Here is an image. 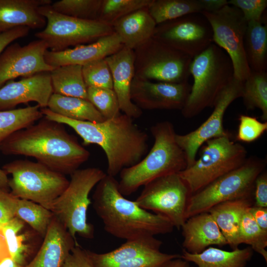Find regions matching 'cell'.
<instances>
[{
    "instance_id": "cell-21",
    "label": "cell",
    "mask_w": 267,
    "mask_h": 267,
    "mask_svg": "<svg viewBox=\"0 0 267 267\" xmlns=\"http://www.w3.org/2000/svg\"><path fill=\"white\" fill-rule=\"evenodd\" d=\"M76 240L54 216L34 258L24 267H62Z\"/></svg>"
},
{
    "instance_id": "cell-22",
    "label": "cell",
    "mask_w": 267,
    "mask_h": 267,
    "mask_svg": "<svg viewBox=\"0 0 267 267\" xmlns=\"http://www.w3.org/2000/svg\"><path fill=\"white\" fill-rule=\"evenodd\" d=\"M182 247L189 253L198 254L212 245L222 247L227 242L214 219L208 212L188 218L181 228Z\"/></svg>"
},
{
    "instance_id": "cell-36",
    "label": "cell",
    "mask_w": 267,
    "mask_h": 267,
    "mask_svg": "<svg viewBox=\"0 0 267 267\" xmlns=\"http://www.w3.org/2000/svg\"><path fill=\"white\" fill-rule=\"evenodd\" d=\"M24 226V222L14 217L2 224L1 232L5 239L9 256L22 267L25 266L28 247L24 243L25 236L18 235Z\"/></svg>"
},
{
    "instance_id": "cell-14",
    "label": "cell",
    "mask_w": 267,
    "mask_h": 267,
    "mask_svg": "<svg viewBox=\"0 0 267 267\" xmlns=\"http://www.w3.org/2000/svg\"><path fill=\"white\" fill-rule=\"evenodd\" d=\"M152 38L192 58L213 43L211 25L201 13L157 25Z\"/></svg>"
},
{
    "instance_id": "cell-11",
    "label": "cell",
    "mask_w": 267,
    "mask_h": 267,
    "mask_svg": "<svg viewBox=\"0 0 267 267\" xmlns=\"http://www.w3.org/2000/svg\"><path fill=\"white\" fill-rule=\"evenodd\" d=\"M134 77L171 83L187 82L192 58L153 38L134 50Z\"/></svg>"
},
{
    "instance_id": "cell-35",
    "label": "cell",
    "mask_w": 267,
    "mask_h": 267,
    "mask_svg": "<svg viewBox=\"0 0 267 267\" xmlns=\"http://www.w3.org/2000/svg\"><path fill=\"white\" fill-rule=\"evenodd\" d=\"M250 207L245 210L240 222V244L249 245L253 251L261 255L267 262V233L263 231L255 221L249 211Z\"/></svg>"
},
{
    "instance_id": "cell-46",
    "label": "cell",
    "mask_w": 267,
    "mask_h": 267,
    "mask_svg": "<svg viewBox=\"0 0 267 267\" xmlns=\"http://www.w3.org/2000/svg\"><path fill=\"white\" fill-rule=\"evenodd\" d=\"M255 206L267 208V173L264 170L256 178L254 187Z\"/></svg>"
},
{
    "instance_id": "cell-24",
    "label": "cell",
    "mask_w": 267,
    "mask_h": 267,
    "mask_svg": "<svg viewBox=\"0 0 267 267\" xmlns=\"http://www.w3.org/2000/svg\"><path fill=\"white\" fill-rule=\"evenodd\" d=\"M156 25L146 7L118 19L112 26L123 46L134 50L153 37Z\"/></svg>"
},
{
    "instance_id": "cell-50",
    "label": "cell",
    "mask_w": 267,
    "mask_h": 267,
    "mask_svg": "<svg viewBox=\"0 0 267 267\" xmlns=\"http://www.w3.org/2000/svg\"><path fill=\"white\" fill-rule=\"evenodd\" d=\"M0 267H23L14 261L10 256L5 257L0 260Z\"/></svg>"
},
{
    "instance_id": "cell-44",
    "label": "cell",
    "mask_w": 267,
    "mask_h": 267,
    "mask_svg": "<svg viewBox=\"0 0 267 267\" xmlns=\"http://www.w3.org/2000/svg\"><path fill=\"white\" fill-rule=\"evenodd\" d=\"M17 198L0 188V224L7 222L15 216Z\"/></svg>"
},
{
    "instance_id": "cell-23",
    "label": "cell",
    "mask_w": 267,
    "mask_h": 267,
    "mask_svg": "<svg viewBox=\"0 0 267 267\" xmlns=\"http://www.w3.org/2000/svg\"><path fill=\"white\" fill-rule=\"evenodd\" d=\"M51 3V0H0V34L20 27H44L46 21L39 8Z\"/></svg>"
},
{
    "instance_id": "cell-31",
    "label": "cell",
    "mask_w": 267,
    "mask_h": 267,
    "mask_svg": "<svg viewBox=\"0 0 267 267\" xmlns=\"http://www.w3.org/2000/svg\"><path fill=\"white\" fill-rule=\"evenodd\" d=\"M147 8L157 25L202 11L199 0H152Z\"/></svg>"
},
{
    "instance_id": "cell-42",
    "label": "cell",
    "mask_w": 267,
    "mask_h": 267,
    "mask_svg": "<svg viewBox=\"0 0 267 267\" xmlns=\"http://www.w3.org/2000/svg\"><path fill=\"white\" fill-rule=\"evenodd\" d=\"M236 139L243 142H253L267 130V122H261L253 116L240 115Z\"/></svg>"
},
{
    "instance_id": "cell-10",
    "label": "cell",
    "mask_w": 267,
    "mask_h": 267,
    "mask_svg": "<svg viewBox=\"0 0 267 267\" xmlns=\"http://www.w3.org/2000/svg\"><path fill=\"white\" fill-rule=\"evenodd\" d=\"M50 5L39 8L46 24L45 28L36 33L35 36L44 41L51 51H62L70 46L90 44L114 33L111 25L65 15L53 10Z\"/></svg>"
},
{
    "instance_id": "cell-18",
    "label": "cell",
    "mask_w": 267,
    "mask_h": 267,
    "mask_svg": "<svg viewBox=\"0 0 267 267\" xmlns=\"http://www.w3.org/2000/svg\"><path fill=\"white\" fill-rule=\"evenodd\" d=\"M53 93L50 72H41L18 81L8 82L0 88V111L14 109L31 101L46 108Z\"/></svg>"
},
{
    "instance_id": "cell-27",
    "label": "cell",
    "mask_w": 267,
    "mask_h": 267,
    "mask_svg": "<svg viewBox=\"0 0 267 267\" xmlns=\"http://www.w3.org/2000/svg\"><path fill=\"white\" fill-rule=\"evenodd\" d=\"M162 245L161 240L155 236H147L126 240L119 247L105 253L87 251L95 267H110L142 254L160 250Z\"/></svg>"
},
{
    "instance_id": "cell-48",
    "label": "cell",
    "mask_w": 267,
    "mask_h": 267,
    "mask_svg": "<svg viewBox=\"0 0 267 267\" xmlns=\"http://www.w3.org/2000/svg\"><path fill=\"white\" fill-rule=\"evenodd\" d=\"M249 211L259 226L267 233V208L252 205Z\"/></svg>"
},
{
    "instance_id": "cell-19",
    "label": "cell",
    "mask_w": 267,
    "mask_h": 267,
    "mask_svg": "<svg viewBox=\"0 0 267 267\" xmlns=\"http://www.w3.org/2000/svg\"><path fill=\"white\" fill-rule=\"evenodd\" d=\"M105 59L111 71L113 89L117 96L120 110L133 119L140 117L142 110L133 102L130 94L134 77V50L123 46Z\"/></svg>"
},
{
    "instance_id": "cell-3",
    "label": "cell",
    "mask_w": 267,
    "mask_h": 267,
    "mask_svg": "<svg viewBox=\"0 0 267 267\" xmlns=\"http://www.w3.org/2000/svg\"><path fill=\"white\" fill-rule=\"evenodd\" d=\"M93 207L105 230L126 240L171 233L174 226L165 217L139 207L120 192L115 177L106 175L96 184Z\"/></svg>"
},
{
    "instance_id": "cell-13",
    "label": "cell",
    "mask_w": 267,
    "mask_h": 267,
    "mask_svg": "<svg viewBox=\"0 0 267 267\" xmlns=\"http://www.w3.org/2000/svg\"><path fill=\"white\" fill-rule=\"evenodd\" d=\"M190 194L178 173L165 176L143 186L135 201L142 209L167 218L178 229L185 222Z\"/></svg>"
},
{
    "instance_id": "cell-26",
    "label": "cell",
    "mask_w": 267,
    "mask_h": 267,
    "mask_svg": "<svg viewBox=\"0 0 267 267\" xmlns=\"http://www.w3.org/2000/svg\"><path fill=\"white\" fill-rule=\"evenodd\" d=\"M253 255L250 247L225 251L209 247L198 254H191L183 249L181 258L195 265L191 267H246Z\"/></svg>"
},
{
    "instance_id": "cell-32",
    "label": "cell",
    "mask_w": 267,
    "mask_h": 267,
    "mask_svg": "<svg viewBox=\"0 0 267 267\" xmlns=\"http://www.w3.org/2000/svg\"><path fill=\"white\" fill-rule=\"evenodd\" d=\"M38 105L0 111V145L14 133L25 129L44 115Z\"/></svg>"
},
{
    "instance_id": "cell-51",
    "label": "cell",
    "mask_w": 267,
    "mask_h": 267,
    "mask_svg": "<svg viewBox=\"0 0 267 267\" xmlns=\"http://www.w3.org/2000/svg\"><path fill=\"white\" fill-rule=\"evenodd\" d=\"M167 267H190L188 262L180 258L172 260Z\"/></svg>"
},
{
    "instance_id": "cell-38",
    "label": "cell",
    "mask_w": 267,
    "mask_h": 267,
    "mask_svg": "<svg viewBox=\"0 0 267 267\" xmlns=\"http://www.w3.org/2000/svg\"><path fill=\"white\" fill-rule=\"evenodd\" d=\"M102 0H61L51 3V8L68 16L97 20Z\"/></svg>"
},
{
    "instance_id": "cell-39",
    "label": "cell",
    "mask_w": 267,
    "mask_h": 267,
    "mask_svg": "<svg viewBox=\"0 0 267 267\" xmlns=\"http://www.w3.org/2000/svg\"><path fill=\"white\" fill-rule=\"evenodd\" d=\"M87 99L105 120L121 114L118 98L113 89L88 87Z\"/></svg>"
},
{
    "instance_id": "cell-37",
    "label": "cell",
    "mask_w": 267,
    "mask_h": 267,
    "mask_svg": "<svg viewBox=\"0 0 267 267\" xmlns=\"http://www.w3.org/2000/svg\"><path fill=\"white\" fill-rule=\"evenodd\" d=\"M152 0H102L97 20L112 25L118 19L142 8Z\"/></svg>"
},
{
    "instance_id": "cell-2",
    "label": "cell",
    "mask_w": 267,
    "mask_h": 267,
    "mask_svg": "<svg viewBox=\"0 0 267 267\" xmlns=\"http://www.w3.org/2000/svg\"><path fill=\"white\" fill-rule=\"evenodd\" d=\"M0 151L4 155L35 158L64 175H71L90 156L89 152L68 134L63 124L44 117L8 136L0 145Z\"/></svg>"
},
{
    "instance_id": "cell-25",
    "label": "cell",
    "mask_w": 267,
    "mask_h": 267,
    "mask_svg": "<svg viewBox=\"0 0 267 267\" xmlns=\"http://www.w3.org/2000/svg\"><path fill=\"white\" fill-rule=\"evenodd\" d=\"M251 206V198H243L219 204L208 211L214 219L227 245L232 250L238 248L240 244V222L245 210Z\"/></svg>"
},
{
    "instance_id": "cell-29",
    "label": "cell",
    "mask_w": 267,
    "mask_h": 267,
    "mask_svg": "<svg viewBox=\"0 0 267 267\" xmlns=\"http://www.w3.org/2000/svg\"><path fill=\"white\" fill-rule=\"evenodd\" d=\"M51 111L75 120L101 122L105 120L88 100L52 93L48 104Z\"/></svg>"
},
{
    "instance_id": "cell-43",
    "label": "cell",
    "mask_w": 267,
    "mask_h": 267,
    "mask_svg": "<svg viewBox=\"0 0 267 267\" xmlns=\"http://www.w3.org/2000/svg\"><path fill=\"white\" fill-rule=\"evenodd\" d=\"M227 3L239 9L247 22L261 20L267 6V0H230Z\"/></svg>"
},
{
    "instance_id": "cell-40",
    "label": "cell",
    "mask_w": 267,
    "mask_h": 267,
    "mask_svg": "<svg viewBox=\"0 0 267 267\" xmlns=\"http://www.w3.org/2000/svg\"><path fill=\"white\" fill-rule=\"evenodd\" d=\"M82 72L87 88L113 89L111 71L105 58L98 59L82 66Z\"/></svg>"
},
{
    "instance_id": "cell-52",
    "label": "cell",
    "mask_w": 267,
    "mask_h": 267,
    "mask_svg": "<svg viewBox=\"0 0 267 267\" xmlns=\"http://www.w3.org/2000/svg\"><path fill=\"white\" fill-rule=\"evenodd\" d=\"M8 181L7 175L2 169H0V188L8 191Z\"/></svg>"
},
{
    "instance_id": "cell-7",
    "label": "cell",
    "mask_w": 267,
    "mask_h": 267,
    "mask_svg": "<svg viewBox=\"0 0 267 267\" xmlns=\"http://www.w3.org/2000/svg\"><path fill=\"white\" fill-rule=\"evenodd\" d=\"M265 159L247 158L239 167L213 181L189 197L185 212L186 220L223 202L251 198L255 181L264 170Z\"/></svg>"
},
{
    "instance_id": "cell-41",
    "label": "cell",
    "mask_w": 267,
    "mask_h": 267,
    "mask_svg": "<svg viewBox=\"0 0 267 267\" xmlns=\"http://www.w3.org/2000/svg\"><path fill=\"white\" fill-rule=\"evenodd\" d=\"M180 257L179 254H167L157 250L110 267H167L172 260Z\"/></svg>"
},
{
    "instance_id": "cell-28",
    "label": "cell",
    "mask_w": 267,
    "mask_h": 267,
    "mask_svg": "<svg viewBox=\"0 0 267 267\" xmlns=\"http://www.w3.org/2000/svg\"><path fill=\"white\" fill-rule=\"evenodd\" d=\"M248 64L251 71L265 72L267 67V25L263 18L248 22L244 41Z\"/></svg>"
},
{
    "instance_id": "cell-5",
    "label": "cell",
    "mask_w": 267,
    "mask_h": 267,
    "mask_svg": "<svg viewBox=\"0 0 267 267\" xmlns=\"http://www.w3.org/2000/svg\"><path fill=\"white\" fill-rule=\"evenodd\" d=\"M189 73L193 84L181 110L186 118L197 116L206 108L213 107L221 91L234 78L230 57L214 43L192 58Z\"/></svg>"
},
{
    "instance_id": "cell-47",
    "label": "cell",
    "mask_w": 267,
    "mask_h": 267,
    "mask_svg": "<svg viewBox=\"0 0 267 267\" xmlns=\"http://www.w3.org/2000/svg\"><path fill=\"white\" fill-rule=\"evenodd\" d=\"M30 29L27 27H17L0 34V54L15 40L27 36Z\"/></svg>"
},
{
    "instance_id": "cell-9",
    "label": "cell",
    "mask_w": 267,
    "mask_h": 267,
    "mask_svg": "<svg viewBox=\"0 0 267 267\" xmlns=\"http://www.w3.org/2000/svg\"><path fill=\"white\" fill-rule=\"evenodd\" d=\"M2 170L12 176L8 186L12 195L33 201L50 211L53 202L69 183L64 175L38 162L14 160L4 165Z\"/></svg>"
},
{
    "instance_id": "cell-30",
    "label": "cell",
    "mask_w": 267,
    "mask_h": 267,
    "mask_svg": "<svg viewBox=\"0 0 267 267\" xmlns=\"http://www.w3.org/2000/svg\"><path fill=\"white\" fill-rule=\"evenodd\" d=\"M50 75L53 93L88 100L82 66L71 64L55 67Z\"/></svg>"
},
{
    "instance_id": "cell-12",
    "label": "cell",
    "mask_w": 267,
    "mask_h": 267,
    "mask_svg": "<svg viewBox=\"0 0 267 267\" xmlns=\"http://www.w3.org/2000/svg\"><path fill=\"white\" fill-rule=\"evenodd\" d=\"M201 13L211 25L213 42L222 48L230 57L233 68L234 78L244 82L250 75L244 41L248 22L241 10L227 4L218 11Z\"/></svg>"
},
{
    "instance_id": "cell-8",
    "label": "cell",
    "mask_w": 267,
    "mask_h": 267,
    "mask_svg": "<svg viewBox=\"0 0 267 267\" xmlns=\"http://www.w3.org/2000/svg\"><path fill=\"white\" fill-rule=\"evenodd\" d=\"M106 175L95 167L77 170L71 175L66 188L52 203L50 211L75 239L77 234L85 238L93 237V227L87 222L89 195Z\"/></svg>"
},
{
    "instance_id": "cell-15",
    "label": "cell",
    "mask_w": 267,
    "mask_h": 267,
    "mask_svg": "<svg viewBox=\"0 0 267 267\" xmlns=\"http://www.w3.org/2000/svg\"><path fill=\"white\" fill-rule=\"evenodd\" d=\"M243 83L234 78L220 93L213 112L205 122L187 134H177L176 141L185 154L187 167L194 162L198 150L206 141L228 133L223 126L224 115L230 104L241 97Z\"/></svg>"
},
{
    "instance_id": "cell-33",
    "label": "cell",
    "mask_w": 267,
    "mask_h": 267,
    "mask_svg": "<svg viewBox=\"0 0 267 267\" xmlns=\"http://www.w3.org/2000/svg\"><path fill=\"white\" fill-rule=\"evenodd\" d=\"M247 110L258 108L263 122H267V72L251 70L249 76L243 83L241 97Z\"/></svg>"
},
{
    "instance_id": "cell-34",
    "label": "cell",
    "mask_w": 267,
    "mask_h": 267,
    "mask_svg": "<svg viewBox=\"0 0 267 267\" xmlns=\"http://www.w3.org/2000/svg\"><path fill=\"white\" fill-rule=\"evenodd\" d=\"M15 216L28 223L44 237L54 214L51 211L39 204L17 198Z\"/></svg>"
},
{
    "instance_id": "cell-1",
    "label": "cell",
    "mask_w": 267,
    "mask_h": 267,
    "mask_svg": "<svg viewBox=\"0 0 267 267\" xmlns=\"http://www.w3.org/2000/svg\"><path fill=\"white\" fill-rule=\"evenodd\" d=\"M47 119L72 128L83 144H94L104 151L107 161L106 174L115 177L124 168L139 162L148 153L147 133L124 114L101 122L71 119L48 108H41Z\"/></svg>"
},
{
    "instance_id": "cell-17",
    "label": "cell",
    "mask_w": 267,
    "mask_h": 267,
    "mask_svg": "<svg viewBox=\"0 0 267 267\" xmlns=\"http://www.w3.org/2000/svg\"><path fill=\"white\" fill-rule=\"evenodd\" d=\"M190 89L188 82H154L134 77L131 87V98L141 110H181Z\"/></svg>"
},
{
    "instance_id": "cell-45",
    "label": "cell",
    "mask_w": 267,
    "mask_h": 267,
    "mask_svg": "<svg viewBox=\"0 0 267 267\" xmlns=\"http://www.w3.org/2000/svg\"><path fill=\"white\" fill-rule=\"evenodd\" d=\"M62 267H95L87 250L78 245L72 248Z\"/></svg>"
},
{
    "instance_id": "cell-53",
    "label": "cell",
    "mask_w": 267,
    "mask_h": 267,
    "mask_svg": "<svg viewBox=\"0 0 267 267\" xmlns=\"http://www.w3.org/2000/svg\"><path fill=\"white\" fill-rule=\"evenodd\" d=\"M1 228H2V224H0V230H1Z\"/></svg>"
},
{
    "instance_id": "cell-20",
    "label": "cell",
    "mask_w": 267,
    "mask_h": 267,
    "mask_svg": "<svg viewBox=\"0 0 267 267\" xmlns=\"http://www.w3.org/2000/svg\"><path fill=\"white\" fill-rule=\"evenodd\" d=\"M123 46L114 32L88 44H81L59 51L47 50L44 59L46 63L53 68L71 64L83 66L105 58Z\"/></svg>"
},
{
    "instance_id": "cell-4",
    "label": "cell",
    "mask_w": 267,
    "mask_h": 267,
    "mask_svg": "<svg viewBox=\"0 0 267 267\" xmlns=\"http://www.w3.org/2000/svg\"><path fill=\"white\" fill-rule=\"evenodd\" d=\"M154 141L150 150L136 164L120 173L119 191L128 196L159 178L178 173L187 167L185 154L176 141L170 121L159 122L150 128Z\"/></svg>"
},
{
    "instance_id": "cell-16",
    "label": "cell",
    "mask_w": 267,
    "mask_h": 267,
    "mask_svg": "<svg viewBox=\"0 0 267 267\" xmlns=\"http://www.w3.org/2000/svg\"><path fill=\"white\" fill-rule=\"evenodd\" d=\"M48 49L47 44L39 39L24 45L17 43L8 45L0 54V88L17 77L52 70L54 68L44 59Z\"/></svg>"
},
{
    "instance_id": "cell-49",
    "label": "cell",
    "mask_w": 267,
    "mask_h": 267,
    "mask_svg": "<svg viewBox=\"0 0 267 267\" xmlns=\"http://www.w3.org/2000/svg\"><path fill=\"white\" fill-rule=\"evenodd\" d=\"M202 11L213 12L228 4L226 0H199Z\"/></svg>"
},
{
    "instance_id": "cell-6",
    "label": "cell",
    "mask_w": 267,
    "mask_h": 267,
    "mask_svg": "<svg viewBox=\"0 0 267 267\" xmlns=\"http://www.w3.org/2000/svg\"><path fill=\"white\" fill-rule=\"evenodd\" d=\"M200 148L198 159L178 173L190 195L239 167L247 159L246 148L232 140L229 133L208 140Z\"/></svg>"
}]
</instances>
